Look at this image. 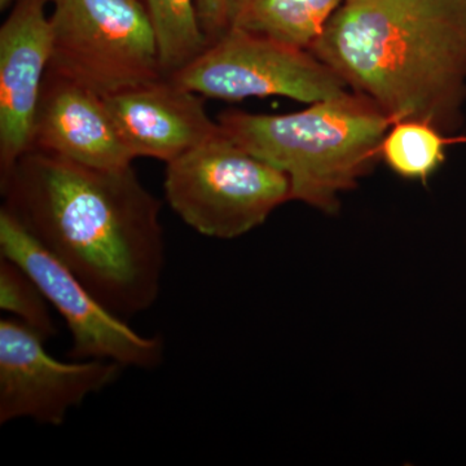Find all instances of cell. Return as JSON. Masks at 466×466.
Returning <instances> with one entry per match:
<instances>
[{
    "instance_id": "cell-1",
    "label": "cell",
    "mask_w": 466,
    "mask_h": 466,
    "mask_svg": "<svg viewBox=\"0 0 466 466\" xmlns=\"http://www.w3.org/2000/svg\"><path fill=\"white\" fill-rule=\"evenodd\" d=\"M0 192L2 208L116 317L157 302L167 265L161 202L133 167L30 150L0 177Z\"/></svg>"
},
{
    "instance_id": "cell-2",
    "label": "cell",
    "mask_w": 466,
    "mask_h": 466,
    "mask_svg": "<svg viewBox=\"0 0 466 466\" xmlns=\"http://www.w3.org/2000/svg\"><path fill=\"white\" fill-rule=\"evenodd\" d=\"M309 51L391 124L461 127L466 0H346Z\"/></svg>"
},
{
    "instance_id": "cell-3",
    "label": "cell",
    "mask_w": 466,
    "mask_h": 466,
    "mask_svg": "<svg viewBox=\"0 0 466 466\" xmlns=\"http://www.w3.org/2000/svg\"><path fill=\"white\" fill-rule=\"evenodd\" d=\"M227 137L283 171L291 200L327 214L375 167L391 121L379 106L351 90L287 115L229 109L217 119Z\"/></svg>"
},
{
    "instance_id": "cell-4",
    "label": "cell",
    "mask_w": 466,
    "mask_h": 466,
    "mask_svg": "<svg viewBox=\"0 0 466 466\" xmlns=\"http://www.w3.org/2000/svg\"><path fill=\"white\" fill-rule=\"evenodd\" d=\"M165 196L175 214L207 238L231 240L291 201L289 177L225 131L168 162Z\"/></svg>"
},
{
    "instance_id": "cell-5",
    "label": "cell",
    "mask_w": 466,
    "mask_h": 466,
    "mask_svg": "<svg viewBox=\"0 0 466 466\" xmlns=\"http://www.w3.org/2000/svg\"><path fill=\"white\" fill-rule=\"evenodd\" d=\"M48 72L101 97L165 78L142 0H51Z\"/></svg>"
},
{
    "instance_id": "cell-6",
    "label": "cell",
    "mask_w": 466,
    "mask_h": 466,
    "mask_svg": "<svg viewBox=\"0 0 466 466\" xmlns=\"http://www.w3.org/2000/svg\"><path fill=\"white\" fill-rule=\"evenodd\" d=\"M168 78L205 99L226 101L283 96L312 104L349 90L308 48L238 27Z\"/></svg>"
},
{
    "instance_id": "cell-7",
    "label": "cell",
    "mask_w": 466,
    "mask_h": 466,
    "mask_svg": "<svg viewBox=\"0 0 466 466\" xmlns=\"http://www.w3.org/2000/svg\"><path fill=\"white\" fill-rule=\"evenodd\" d=\"M0 256L23 267L66 321L73 342L70 357L108 360L137 370H155L164 360L161 336L135 332L127 320L106 309L5 208H0Z\"/></svg>"
},
{
    "instance_id": "cell-8",
    "label": "cell",
    "mask_w": 466,
    "mask_h": 466,
    "mask_svg": "<svg viewBox=\"0 0 466 466\" xmlns=\"http://www.w3.org/2000/svg\"><path fill=\"white\" fill-rule=\"evenodd\" d=\"M45 343L16 319L0 320V425L29 419L60 426L72 408L115 383L124 370L108 360L61 361Z\"/></svg>"
},
{
    "instance_id": "cell-9",
    "label": "cell",
    "mask_w": 466,
    "mask_h": 466,
    "mask_svg": "<svg viewBox=\"0 0 466 466\" xmlns=\"http://www.w3.org/2000/svg\"><path fill=\"white\" fill-rule=\"evenodd\" d=\"M51 0H17L0 27V177L32 148L34 118L51 63Z\"/></svg>"
},
{
    "instance_id": "cell-10",
    "label": "cell",
    "mask_w": 466,
    "mask_h": 466,
    "mask_svg": "<svg viewBox=\"0 0 466 466\" xmlns=\"http://www.w3.org/2000/svg\"><path fill=\"white\" fill-rule=\"evenodd\" d=\"M126 146L137 157L168 164L223 133L205 97L170 78L104 97Z\"/></svg>"
},
{
    "instance_id": "cell-11",
    "label": "cell",
    "mask_w": 466,
    "mask_h": 466,
    "mask_svg": "<svg viewBox=\"0 0 466 466\" xmlns=\"http://www.w3.org/2000/svg\"><path fill=\"white\" fill-rule=\"evenodd\" d=\"M30 150L108 170L133 167L135 159L104 97L48 70L34 118Z\"/></svg>"
},
{
    "instance_id": "cell-12",
    "label": "cell",
    "mask_w": 466,
    "mask_h": 466,
    "mask_svg": "<svg viewBox=\"0 0 466 466\" xmlns=\"http://www.w3.org/2000/svg\"><path fill=\"white\" fill-rule=\"evenodd\" d=\"M346 0H227V26L311 48ZM227 27V29H228Z\"/></svg>"
},
{
    "instance_id": "cell-13",
    "label": "cell",
    "mask_w": 466,
    "mask_h": 466,
    "mask_svg": "<svg viewBox=\"0 0 466 466\" xmlns=\"http://www.w3.org/2000/svg\"><path fill=\"white\" fill-rule=\"evenodd\" d=\"M157 43L162 76L168 78L204 54L208 46L193 0H144Z\"/></svg>"
},
{
    "instance_id": "cell-14",
    "label": "cell",
    "mask_w": 466,
    "mask_h": 466,
    "mask_svg": "<svg viewBox=\"0 0 466 466\" xmlns=\"http://www.w3.org/2000/svg\"><path fill=\"white\" fill-rule=\"evenodd\" d=\"M446 135L420 119L392 122L380 147V159L395 174L425 182L446 161Z\"/></svg>"
},
{
    "instance_id": "cell-15",
    "label": "cell",
    "mask_w": 466,
    "mask_h": 466,
    "mask_svg": "<svg viewBox=\"0 0 466 466\" xmlns=\"http://www.w3.org/2000/svg\"><path fill=\"white\" fill-rule=\"evenodd\" d=\"M0 309L50 341L57 334L51 305L35 280L18 263L0 256Z\"/></svg>"
},
{
    "instance_id": "cell-16",
    "label": "cell",
    "mask_w": 466,
    "mask_h": 466,
    "mask_svg": "<svg viewBox=\"0 0 466 466\" xmlns=\"http://www.w3.org/2000/svg\"><path fill=\"white\" fill-rule=\"evenodd\" d=\"M198 17L208 45L216 42L227 30V0H196Z\"/></svg>"
},
{
    "instance_id": "cell-17",
    "label": "cell",
    "mask_w": 466,
    "mask_h": 466,
    "mask_svg": "<svg viewBox=\"0 0 466 466\" xmlns=\"http://www.w3.org/2000/svg\"><path fill=\"white\" fill-rule=\"evenodd\" d=\"M17 0H0V9L5 11L9 7H14L16 5Z\"/></svg>"
}]
</instances>
